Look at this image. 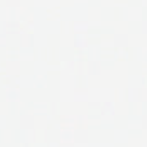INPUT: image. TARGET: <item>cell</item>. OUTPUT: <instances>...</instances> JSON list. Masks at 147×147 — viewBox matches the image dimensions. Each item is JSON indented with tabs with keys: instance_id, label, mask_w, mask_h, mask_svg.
Returning <instances> with one entry per match:
<instances>
[{
	"instance_id": "1",
	"label": "cell",
	"mask_w": 147,
	"mask_h": 147,
	"mask_svg": "<svg viewBox=\"0 0 147 147\" xmlns=\"http://www.w3.org/2000/svg\"><path fill=\"white\" fill-rule=\"evenodd\" d=\"M5 42V39L3 37H0V46H3Z\"/></svg>"
}]
</instances>
